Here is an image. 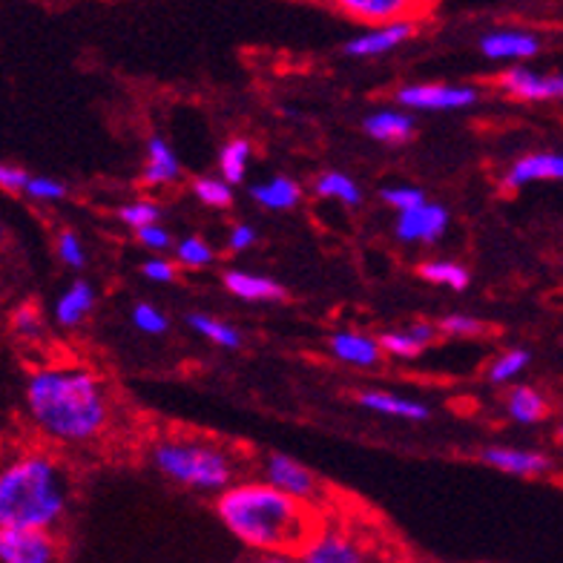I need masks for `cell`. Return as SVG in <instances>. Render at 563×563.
<instances>
[{
    "label": "cell",
    "instance_id": "cell-31",
    "mask_svg": "<svg viewBox=\"0 0 563 563\" xmlns=\"http://www.w3.org/2000/svg\"><path fill=\"white\" fill-rule=\"evenodd\" d=\"M9 331H12L21 342L35 345V342H41L46 336L44 313L37 311V305L32 302L18 305L15 311H12V317H9Z\"/></svg>",
    "mask_w": 563,
    "mask_h": 563
},
{
    "label": "cell",
    "instance_id": "cell-22",
    "mask_svg": "<svg viewBox=\"0 0 563 563\" xmlns=\"http://www.w3.org/2000/svg\"><path fill=\"white\" fill-rule=\"evenodd\" d=\"M222 285L230 297L242 299V302H285L288 299L285 285H279L274 276L253 274V271H242V267L224 271Z\"/></svg>",
    "mask_w": 563,
    "mask_h": 563
},
{
    "label": "cell",
    "instance_id": "cell-2",
    "mask_svg": "<svg viewBox=\"0 0 563 563\" xmlns=\"http://www.w3.org/2000/svg\"><path fill=\"white\" fill-rule=\"evenodd\" d=\"M213 511L224 532L256 555H299L322 527V511L285 495L262 477H239L216 495Z\"/></svg>",
    "mask_w": 563,
    "mask_h": 563
},
{
    "label": "cell",
    "instance_id": "cell-36",
    "mask_svg": "<svg viewBox=\"0 0 563 563\" xmlns=\"http://www.w3.org/2000/svg\"><path fill=\"white\" fill-rule=\"evenodd\" d=\"M23 196L30 201H37V205H58V201H64L69 196V187L55 176H35L32 173Z\"/></svg>",
    "mask_w": 563,
    "mask_h": 563
},
{
    "label": "cell",
    "instance_id": "cell-7",
    "mask_svg": "<svg viewBox=\"0 0 563 563\" xmlns=\"http://www.w3.org/2000/svg\"><path fill=\"white\" fill-rule=\"evenodd\" d=\"M0 563H67V547L49 529H0Z\"/></svg>",
    "mask_w": 563,
    "mask_h": 563
},
{
    "label": "cell",
    "instance_id": "cell-26",
    "mask_svg": "<svg viewBox=\"0 0 563 563\" xmlns=\"http://www.w3.org/2000/svg\"><path fill=\"white\" fill-rule=\"evenodd\" d=\"M251 164H253V144L247 139H242V135L224 141L222 147H219V156H216L219 176L233 187L245 185L247 173H251Z\"/></svg>",
    "mask_w": 563,
    "mask_h": 563
},
{
    "label": "cell",
    "instance_id": "cell-3",
    "mask_svg": "<svg viewBox=\"0 0 563 563\" xmlns=\"http://www.w3.org/2000/svg\"><path fill=\"white\" fill-rule=\"evenodd\" d=\"M73 475L49 445L18 449L0 463V529L58 532L73 509Z\"/></svg>",
    "mask_w": 563,
    "mask_h": 563
},
{
    "label": "cell",
    "instance_id": "cell-8",
    "mask_svg": "<svg viewBox=\"0 0 563 563\" xmlns=\"http://www.w3.org/2000/svg\"><path fill=\"white\" fill-rule=\"evenodd\" d=\"M299 563H371L365 543L349 527L322 520V527L299 552Z\"/></svg>",
    "mask_w": 563,
    "mask_h": 563
},
{
    "label": "cell",
    "instance_id": "cell-15",
    "mask_svg": "<svg viewBox=\"0 0 563 563\" xmlns=\"http://www.w3.org/2000/svg\"><path fill=\"white\" fill-rule=\"evenodd\" d=\"M538 181H563V153H527L515 158L504 173V187L509 194Z\"/></svg>",
    "mask_w": 563,
    "mask_h": 563
},
{
    "label": "cell",
    "instance_id": "cell-37",
    "mask_svg": "<svg viewBox=\"0 0 563 563\" xmlns=\"http://www.w3.org/2000/svg\"><path fill=\"white\" fill-rule=\"evenodd\" d=\"M55 253H58L60 265L75 271V274L87 267V245L75 230H60L58 239H55Z\"/></svg>",
    "mask_w": 563,
    "mask_h": 563
},
{
    "label": "cell",
    "instance_id": "cell-32",
    "mask_svg": "<svg viewBox=\"0 0 563 563\" xmlns=\"http://www.w3.org/2000/svg\"><path fill=\"white\" fill-rule=\"evenodd\" d=\"M173 260L178 267L185 271H205L216 262V251L208 245V239L201 236H185L178 239L176 247H173Z\"/></svg>",
    "mask_w": 563,
    "mask_h": 563
},
{
    "label": "cell",
    "instance_id": "cell-35",
    "mask_svg": "<svg viewBox=\"0 0 563 563\" xmlns=\"http://www.w3.org/2000/svg\"><path fill=\"white\" fill-rule=\"evenodd\" d=\"M379 201H383L386 208H391L394 213H406V210H415L420 208V205H426L429 196H426V190L417 185H386L379 190Z\"/></svg>",
    "mask_w": 563,
    "mask_h": 563
},
{
    "label": "cell",
    "instance_id": "cell-17",
    "mask_svg": "<svg viewBox=\"0 0 563 563\" xmlns=\"http://www.w3.org/2000/svg\"><path fill=\"white\" fill-rule=\"evenodd\" d=\"M98 305V290L89 279L69 282L67 288L60 290L53 305V322L60 331H75L81 328Z\"/></svg>",
    "mask_w": 563,
    "mask_h": 563
},
{
    "label": "cell",
    "instance_id": "cell-44",
    "mask_svg": "<svg viewBox=\"0 0 563 563\" xmlns=\"http://www.w3.org/2000/svg\"><path fill=\"white\" fill-rule=\"evenodd\" d=\"M3 239H7V230H3V224H0V245H3Z\"/></svg>",
    "mask_w": 563,
    "mask_h": 563
},
{
    "label": "cell",
    "instance_id": "cell-28",
    "mask_svg": "<svg viewBox=\"0 0 563 563\" xmlns=\"http://www.w3.org/2000/svg\"><path fill=\"white\" fill-rule=\"evenodd\" d=\"M417 276L429 285L454 290V294H463L472 285V271L454 260H426L417 267Z\"/></svg>",
    "mask_w": 563,
    "mask_h": 563
},
{
    "label": "cell",
    "instance_id": "cell-10",
    "mask_svg": "<svg viewBox=\"0 0 563 563\" xmlns=\"http://www.w3.org/2000/svg\"><path fill=\"white\" fill-rule=\"evenodd\" d=\"M449 224H452L449 208L429 199L420 208L397 213V219H394V236H397L400 245H438L440 239L449 233Z\"/></svg>",
    "mask_w": 563,
    "mask_h": 563
},
{
    "label": "cell",
    "instance_id": "cell-45",
    "mask_svg": "<svg viewBox=\"0 0 563 563\" xmlns=\"http://www.w3.org/2000/svg\"><path fill=\"white\" fill-rule=\"evenodd\" d=\"M558 440H561V443H563V422H561V426H558Z\"/></svg>",
    "mask_w": 563,
    "mask_h": 563
},
{
    "label": "cell",
    "instance_id": "cell-25",
    "mask_svg": "<svg viewBox=\"0 0 563 563\" xmlns=\"http://www.w3.org/2000/svg\"><path fill=\"white\" fill-rule=\"evenodd\" d=\"M185 322L196 336L208 340L210 345H216V349L239 351L242 345H245V336H242V331H239L233 322H228V319H222V317H213V313H205V311H194V313H187Z\"/></svg>",
    "mask_w": 563,
    "mask_h": 563
},
{
    "label": "cell",
    "instance_id": "cell-43",
    "mask_svg": "<svg viewBox=\"0 0 563 563\" xmlns=\"http://www.w3.org/2000/svg\"><path fill=\"white\" fill-rule=\"evenodd\" d=\"M251 563H299L297 555H260Z\"/></svg>",
    "mask_w": 563,
    "mask_h": 563
},
{
    "label": "cell",
    "instance_id": "cell-30",
    "mask_svg": "<svg viewBox=\"0 0 563 563\" xmlns=\"http://www.w3.org/2000/svg\"><path fill=\"white\" fill-rule=\"evenodd\" d=\"M194 196L210 210H228L236 201V187L228 185L219 173L216 176H196Z\"/></svg>",
    "mask_w": 563,
    "mask_h": 563
},
{
    "label": "cell",
    "instance_id": "cell-4",
    "mask_svg": "<svg viewBox=\"0 0 563 563\" xmlns=\"http://www.w3.org/2000/svg\"><path fill=\"white\" fill-rule=\"evenodd\" d=\"M147 463L158 477L196 495H222L242 475V460L230 445L185 431L150 440Z\"/></svg>",
    "mask_w": 563,
    "mask_h": 563
},
{
    "label": "cell",
    "instance_id": "cell-33",
    "mask_svg": "<svg viewBox=\"0 0 563 563\" xmlns=\"http://www.w3.org/2000/svg\"><path fill=\"white\" fill-rule=\"evenodd\" d=\"M130 322L144 336H167L170 334V317L153 302H135L130 308Z\"/></svg>",
    "mask_w": 563,
    "mask_h": 563
},
{
    "label": "cell",
    "instance_id": "cell-27",
    "mask_svg": "<svg viewBox=\"0 0 563 563\" xmlns=\"http://www.w3.org/2000/svg\"><path fill=\"white\" fill-rule=\"evenodd\" d=\"M313 194L319 199L336 201L342 208H360L365 199L363 187L360 181L349 176V173L342 170H322L317 178H313Z\"/></svg>",
    "mask_w": 563,
    "mask_h": 563
},
{
    "label": "cell",
    "instance_id": "cell-20",
    "mask_svg": "<svg viewBox=\"0 0 563 563\" xmlns=\"http://www.w3.org/2000/svg\"><path fill=\"white\" fill-rule=\"evenodd\" d=\"M328 354L334 356L336 363L349 365V368L371 371L383 363V345L377 336L360 334V331H336L328 340Z\"/></svg>",
    "mask_w": 563,
    "mask_h": 563
},
{
    "label": "cell",
    "instance_id": "cell-23",
    "mask_svg": "<svg viewBox=\"0 0 563 563\" xmlns=\"http://www.w3.org/2000/svg\"><path fill=\"white\" fill-rule=\"evenodd\" d=\"M251 199L271 213H288L297 210L305 199V190L294 176H271L265 181L251 185Z\"/></svg>",
    "mask_w": 563,
    "mask_h": 563
},
{
    "label": "cell",
    "instance_id": "cell-40",
    "mask_svg": "<svg viewBox=\"0 0 563 563\" xmlns=\"http://www.w3.org/2000/svg\"><path fill=\"white\" fill-rule=\"evenodd\" d=\"M141 276L153 285H173L178 279V265L167 256H150L147 262H141Z\"/></svg>",
    "mask_w": 563,
    "mask_h": 563
},
{
    "label": "cell",
    "instance_id": "cell-39",
    "mask_svg": "<svg viewBox=\"0 0 563 563\" xmlns=\"http://www.w3.org/2000/svg\"><path fill=\"white\" fill-rule=\"evenodd\" d=\"M135 239H139L141 247H147V251H153L156 256H162L164 251H173V247H176V239H173V233L164 228L162 222L135 230Z\"/></svg>",
    "mask_w": 563,
    "mask_h": 563
},
{
    "label": "cell",
    "instance_id": "cell-9",
    "mask_svg": "<svg viewBox=\"0 0 563 563\" xmlns=\"http://www.w3.org/2000/svg\"><path fill=\"white\" fill-rule=\"evenodd\" d=\"M495 87L504 96L515 101H527V104H543V101H563V69H532L527 64L518 67H506L497 75Z\"/></svg>",
    "mask_w": 563,
    "mask_h": 563
},
{
    "label": "cell",
    "instance_id": "cell-11",
    "mask_svg": "<svg viewBox=\"0 0 563 563\" xmlns=\"http://www.w3.org/2000/svg\"><path fill=\"white\" fill-rule=\"evenodd\" d=\"M477 49L486 60L495 64H527V60L538 58L543 49L541 35H534L529 30H518V26H504V30H492L477 41Z\"/></svg>",
    "mask_w": 563,
    "mask_h": 563
},
{
    "label": "cell",
    "instance_id": "cell-14",
    "mask_svg": "<svg viewBox=\"0 0 563 563\" xmlns=\"http://www.w3.org/2000/svg\"><path fill=\"white\" fill-rule=\"evenodd\" d=\"M481 460L500 475L511 477H543L555 468L549 454L534 452V449H518V445H483Z\"/></svg>",
    "mask_w": 563,
    "mask_h": 563
},
{
    "label": "cell",
    "instance_id": "cell-42",
    "mask_svg": "<svg viewBox=\"0 0 563 563\" xmlns=\"http://www.w3.org/2000/svg\"><path fill=\"white\" fill-rule=\"evenodd\" d=\"M260 242V233L251 222H236L228 233V251L230 253H247L251 247H256Z\"/></svg>",
    "mask_w": 563,
    "mask_h": 563
},
{
    "label": "cell",
    "instance_id": "cell-41",
    "mask_svg": "<svg viewBox=\"0 0 563 563\" xmlns=\"http://www.w3.org/2000/svg\"><path fill=\"white\" fill-rule=\"evenodd\" d=\"M30 176H32V173L23 170L21 164L0 162V190H3V194L23 196V190H26V181H30Z\"/></svg>",
    "mask_w": 563,
    "mask_h": 563
},
{
    "label": "cell",
    "instance_id": "cell-34",
    "mask_svg": "<svg viewBox=\"0 0 563 563\" xmlns=\"http://www.w3.org/2000/svg\"><path fill=\"white\" fill-rule=\"evenodd\" d=\"M115 216H119V222L124 224V228H130L135 233V230L147 228V224L162 222V208H158L153 199H135L121 205V208L115 210Z\"/></svg>",
    "mask_w": 563,
    "mask_h": 563
},
{
    "label": "cell",
    "instance_id": "cell-16",
    "mask_svg": "<svg viewBox=\"0 0 563 563\" xmlns=\"http://www.w3.org/2000/svg\"><path fill=\"white\" fill-rule=\"evenodd\" d=\"M363 133L377 144L402 147L417 135V119L402 107H379L363 119Z\"/></svg>",
    "mask_w": 563,
    "mask_h": 563
},
{
    "label": "cell",
    "instance_id": "cell-12",
    "mask_svg": "<svg viewBox=\"0 0 563 563\" xmlns=\"http://www.w3.org/2000/svg\"><path fill=\"white\" fill-rule=\"evenodd\" d=\"M417 35V23L415 21H397V23H383V26H368L360 35L349 37L342 53L349 58H383V55L400 49L402 44H408L411 37Z\"/></svg>",
    "mask_w": 563,
    "mask_h": 563
},
{
    "label": "cell",
    "instance_id": "cell-19",
    "mask_svg": "<svg viewBox=\"0 0 563 563\" xmlns=\"http://www.w3.org/2000/svg\"><path fill=\"white\" fill-rule=\"evenodd\" d=\"M356 402L371 411V415L391 417V420H406V422H429L431 408L422 400L406 397L397 391H383V388H365L356 394Z\"/></svg>",
    "mask_w": 563,
    "mask_h": 563
},
{
    "label": "cell",
    "instance_id": "cell-18",
    "mask_svg": "<svg viewBox=\"0 0 563 563\" xmlns=\"http://www.w3.org/2000/svg\"><path fill=\"white\" fill-rule=\"evenodd\" d=\"M185 167L178 162V153L164 135H150L144 141V167H141V181L150 190H162V187L176 185L181 178Z\"/></svg>",
    "mask_w": 563,
    "mask_h": 563
},
{
    "label": "cell",
    "instance_id": "cell-13",
    "mask_svg": "<svg viewBox=\"0 0 563 563\" xmlns=\"http://www.w3.org/2000/svg\"><path fill=\"white\" fill-rule=\"evenodd\" d=\"M429 0H331V7L345 18L365 26H383V23L415 21L420 9Z\"/></svg>",
    "mask_w": 563,
    "mask_h": 563
},
{
    "label": "cell",
    "instance_id": "cell-1",
    "mask_svg": "<svg viewBox=\"0 0 563 563\" xmlns=\"http://www.w3.org/2000/svg\"><path fill=\"white\" fill-rule=\"evenodd\" d=\"M23 415L49 449H89L110 434L115 400L107 379L81 363H41L23 379Z\"/></svg>",
    "mask_w": 563,
    "mask_h": 563
},
{
    "label": "cell",
    "instance_id": "cell-38",
    "mask_svg": "<svg viewBox=\"0 0 563 563\" xmlns=\"http://www.w3.org/2000/svg\"><path fill=\"white\" fill-rule=\"evenodd\" d=\"M438 331L443 336H457V340H472V336L486 334V325L472 313H445L438 319Z\"/></svg>",
    "mask_w": 563,
    "mask_h": 563
},
{
    "label": "cell",
    "instance_id": "cell-6",
    "mask_svg": "<svg viewBox=\"0 0 563 563\" xmlns=\"http://www.w3.org/2000/svg\"><path fill=\"white\" fill-rule=\"evenodd\" d=\"M262 481L276 486L285 495L297 497L302 504L322 506L325 500V489H322V481L313 475V468H308L302 460L290 457V454L271 452L262 460Z\"/></svg>",
    "mask_w": 563,
    "mask_h": 563
},
{
    "label": "cell",
    "instance_id": "cell-24",
    "mask_svg": "<svg viewBox=\"0 0 563 563\" xmlns=\"http://www.w3.org/2000/svg\"><path fill=\"white\" fill-rule=\"evenodd\" d=\"M506 417L518 426H538L549 417L547 394L538 391L534 386H511L506 391Z\"/></svg>",
    "mask_w": 563,
    "mask_h": 563
},
{
    "label": "cell",
    "instance_id": "cell-21",
    "mask_svg": "<svg viewBox=\"0 0 563 563\" xmlns=\"http://www.w3.org/2000/svg\"><path fill=\"white\" fill-rule=\"evenodd\" d=\"M438 336V322H411V325L402 328H388L377 340L386 356H394V360H417V356L426 354V349L434 345Z\"/></svg>",
    "mask_w": 563,
    "mask_h": 563
},
{
    "label": "cell",
    "instance_id": "cell-29",
    "mask_svg": "<svg viewBox=\"0 0 563 563\" xmlns=\"http://www.w3.org/2000/svg\"><path fill=\"white\" fill-rule=\"evenodd\" d=\"M532 363V354L527 349H506L504 354H497L486 368V379L492 386H511L515 377H520Z\"/></svg>",
    "mask_w": 563,
    "mask_h": 563
},
{
    "label": "cell",
    "instance_id": "cell-5",
    "mask_svg": "<svg viewBox=\"0 0 563 563\" xmlns=\"http://www.w3.org/2000/svg\"><path fill=\"white\" fill-rule=\"evenodd\" d=\"M481 87L475 84H445V81H417L402 84L394 92L397 107L408 112H460L481 104Z\"/></svg>",
    "mask_w": 563,
    "mask_h": 563
}]
</instances>
